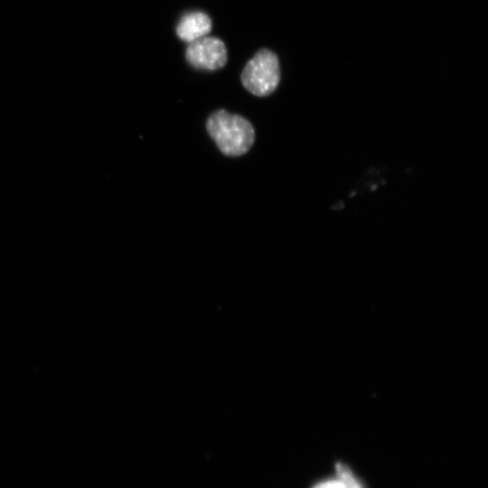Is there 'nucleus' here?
I'll use <instances>...</instances> for the list:
<instances>
[{"label": "nucleus", "mask_w": 488, "mask_h": 488, "mask_svg": "<svg viewBox=\"0 0 488 488\" xmlns=\"http://www.w3.org/2000/svg\"><path fill=\"white\" fill-rule=\"evenodd\" d=\"M206 128L222 154L239 156L246 154L255 141V130L245 117L220 109L207 119Z\"/></svg>", "instance_id": "f257e3e1"}, {"label": "nucleus", "mask_w": 488, "mask_h": 488, "mask_svg": "<svg viewBox=\"0 0 488 488\" xmlns=\"http://www.w3.org/2000/svg\"><path fill=\"white\" fill-rule=\"evenodd\" d=\"M336 478L322 481L313 488H363L346 465L336 464Z\"/></svg>", "instance_id": "39448f33"}, {"label": "nucleus", "mask_w": 488, "mask_h": 488, "mask_svg": "<svg viewBox=\"0 0 488 488\" xmlns=\"http://www.w3.org/2000/svg\"><path fill=\"white\" fill-rule=\"evenodd\" d=\"M211 20L203 12H191L182 16L177 26V36L183 42L190 43L203 36L211 30Z\"/></svg>", "instance_id": "20e7f679"}, {"label": "nucleus", "mask_w": 488, "mask_h": 488, "mask_svg": "<svg viewBox=\"0 0 488 488\" xmlns=\"http://www.w3.org/2000/svg\"><path fill=\"white\" fill-rule=\"evenodd\" d=\"M244 88L258 97L271 94L280 80L277 56L267 49L258 51L246 64L241 72Z\"/></svg>", "instance_id": "f03ea898"}, {"label": "nucleus", "mask_w": 488, "mask_h": 488, "mask_svg": "<svg viewBox=\"0 0 488 488\" xmlns=\"http://www.w3.org/2000/svg\"><path fill=\"white\" fill-rule=\"evenodd\" d=\"M186 61L199 70H215L227 62V49L223 42L213 36H203L187 46Z\"/></svg>", "instance_id": "7ed1b4c3"}]
</instances>
